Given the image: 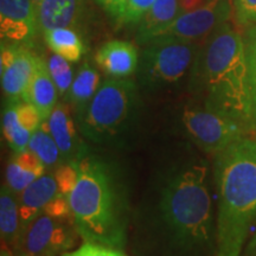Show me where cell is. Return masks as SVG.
Masks as SVG:
<instances>
[{
  "label": "cell",
  "mask_w": 256,
  "mask_h": 256,
  "mask_svg": "<svg viewBox=\"0 0 256 256\" xmlns=\"http://www.w3.org/2000/svg\"><path fill=\"white\" fill-rule=\"evenodd\" d=\"M182 14L180 0H156L139 23L136 40L139 44L148 43L168 28Z\"/></svg>",
  "instance_id": "cell-18"
},
{
  "label": "cell",
  "mask_w": 256,
  "mask_h": 256,
  "mask_svg": "<svg viewBox=\"0 0 256 256\" xmlns=\"http://www.w3.org/2000/svg\"><path fill=\"white\" fill-rule=\"evenodd\" d=\"M37 55L25 44L2 43V87L8 100H23L36 66Z\"/></svg>",
  "instance_id": "cell-10"
},
{
  "label": "cell",
  "mask_w": 256,
  "mask_h": 256,
  "mask_svg": "<svg viewBox=\"0 0 256 256\" xmlns=\"http://www.w3.org/2000/svg\"><path fill=\"white\" fill-rule=\"evenodd\" d=\"M48 46L57 55L69 62H78L84 54V44L78 34L72 28H54L44 31Z\"/></svg>",
  "instance_id": "cell-20"
},
{
  "label": "cell",
  "mask_w": 256,
  "mask_h": 256,
  "mask_svg": "<svg viewBox=\"0 0 256 256\" xmlns=\"http://www.w3.org/2000/svg\"><path fill=\"white\" fill-rule=\"evenodd\" d=\"M28 148L42 160L48 171L51 172V170H56L62 164L60 150L51 136L46 120L32 133Z\"/></svg>",
  "instance_id": "cell-22"
},
{
  "label": "cell",
  "mask_w": 256,
  "mask_h": 256,
  "mask_svg": "<svg viewBox=\"0 0 256 256\" xmlns=\"http://www.w3.org/2000/svg\"><path fill=\"white\" fill-rule=\"evenodd\" d=\"M235 19L241 28L256 25V0H232Z\"/></svg>",
  "instance_id": "cell-26"
},
{
  "label": "cell",
  "mask_w": 256,
  "mask_h": 256,
  "mask_svg": "<svg viewBox=\"0 0 256 256\" xmlns=\"http://www.w3.org/2000/svg\"><path fill=\"white\" fill-rule=\"evenodd\" d=\"M72 164L78 183L68 200L78 236L84 242L124 250L133 211L119 166L90 150Z\"/></svg>",
  "instance_id": "cell-2"
},
{
  "label": "cell",
  "mask_w": 256,
  "mask_h": 256,
  "mask_svg": "<svg viewBox=\"0 0 256 256\" xmlns=\"http://www.w3.org/2000/svg\"><path fill=\"white\" fill-rule=\"evenodd\" d=\"M0 256H16V255L14 254V252H12L11 249L6 247V246L4 247V244H2V252H0Z\"/></svg>",
  "instance_id": "cell-34"
},
{
  "label": "cell",
  "mask_w": 256,
  "mask_h": 256,
  "mask_svg": "<svg viewBox=\"0 0 256 256\" xmlns=\"http://www.w3.org/2000/svg\"><path fill=\"white\" fill-rule=\"evenodd\" d=\"M139 116L140 98L136 82L110 78L101 83L76 124L88 144L101 148H119L128 145L138 132Z\"/></svg>",
  "instance_id": "cell-5"
},
{
  "label": "cell",
  "mask_w": 256,
  "mask_h": 256,
  "mask_svg": "<svg viewBox=\"0 0 256 256\" xmlns=\"http://www.w3.org/2000/svg\"><path fill=\"white\" fill-rule=\"evenodd\" d=\"M62 256H130L124 250L98 244V243L84 242L76 250L68 252Z\"/></svg>",
  "instance_id": "cell-29"
},
{
  "label": "cell",
  "mask_w": 256,
  "mask_h": 256,
  "mask_svg": "<svg viewBox=\"0 0 256 256\" xmlns=\"http://www.w3.org/2000/svg\"><path fill=\"white\" fill-rule=\"evenodd\" d=\"M83 0H44L40 8V28H76L84 16Z\"/></svg>",
  "instance_id": "cell-16"
},
{
  "label": "cell",
  "mask_w": 256,
  "mask_h": 256,
  "mask_svg": "<svg viewBox=\"0 0 256 256\" xmlns=\"http://www.w3.org/2000/svg\"><path fill=\"white\" fill-rule=\"evenodd\" d=\"M218 214L215 256H241L256 220V140L243 136L215 154Z\"/></svg>",
  "instance_id": "cell-4"
},
{
  "label": "cell",
  "mask_w": 256,
  "mask_h": 256,
  "mask_svg": "<svg viewBox=\"0 0 256 256\" xmlns=\"http://www.w3.org/2000/svg\"><path fill=\"white\" fill-rule=\"evenodd\" d=\"M16 106H17L19 122L24 128H26L28 132L34 133L43 122L40 113L34 104H28L24 100H17Z\"/></svg>",
  "instance_id": "cell-28"
},
{
  "label": "cell",
  "mask_w": 256,
  "mask_h": 256,
  "mask_svg": "<svg viewBox=\"0 0 256 256\" xmlns=\"http://www.w3.org/2000/svg\"><path fill=\"white\" fill-rule=\"evenodd\" d=\"M17 100H8L2 110V128L6 142L14 152H22L26 150L32 133L22 126L18 120Z\"/></svg>",
  "instance_id": "cell-21"
},
{
  "label": "cell",
  "mask_w": 256,
  "mask_h": 256,
  "mask_svg": "<svg viewBox=\"0 0 256 256\" xmlns=\"http://www.w3.org/2000/svg\"><path fill=\"white\" fill-rule=\"evenodd\" d=\"M95 62L110 78H126L136 72L139 55L130 42L110 40L98 50Z\"/></svg>",
  "instance_id": "cell-13"
},
{
  "label": "cell",
  "mask_w": 256,
  "mask_h": 256,
  "mask_svg": "<svg viewBox=\"0 0 256 256\" xmlns=\"http://www.w3.org/2000/svg\"><path fill=\"white\" fill-rule=\"evenodd\" d=\"M58 95L55 82L51 78L49 66L40 56H37L34 75L23 100L34 104L40 113L42 119L46 121L56 107Z\"/></svg>",
  "instance_id": "cell-15"
},
{
  "label": "cell",
  "mask_w": 256,
  "mask_h": 256,
  "mask_svg": "<svg viewBox=\"0 0 256 256\" xmlns=\"http://www.w3.org/2000/svg\"><path fill=\"white\" fill-rule=\"evenodd\" d=\"M156 0H127L126 10L121 24H139L144 16L147 14Z\"/></svg>",
  "instance_id": "cell-30"
},
{
  "label": "cell",
  "mask_w": 256,
  "mask_h": 256,
  "mask_svg": "<svg viewBox=\"0 0 256 256\" xmlns=\"http://www.w3.org/2000/svg\"><path fill=\"white\" fill-rule=\"evenodd\" d=\"M40 28V14L31 0H0L2 42L31 46Z\"/></svg>",
  "instance_id": "cell-11"
},
{
  "label": "cell",
  "mask_w": 256,
  "mask_h": 256,
  "mask_svg": "<svg viewBox=\"0 0 256 256\" xmlns=\"http://www.w3.org/2000/svg\"><path fill=\"white\" fill-rule=\"evenodd\" d=\"M22 234L19 196L8 185H2L0 191V235L2 244L12 252L17 247Z\"/></svg>",
  "instance_id": "cell-19"
},
{
  "label": "cell",
  "mask_w": 256,
  "mask_h": 256,
  "mask_svg": "<svg viewBox=\"0 0 256 256\" xmlns=\"http://www.w3.org/2000/svg\"><path fill=\"white\" fill-rule=\"evenodd\" d=\"M101 86L100 74L89 63H83L74 78L70 89L64 95V102L72 108L75 120L80 119Z\"/></svg>",
  "instance_id": "cell-17"
},
{
  "label": "cell",
  "mask_w": 256,
  "mask_h": 256,
  "mask_svg": "<svg viewBox=\"0 0 256 256\" xmlns=\"http://www.w3.org/2000/svg\"><path fill=\"white\" fill-rule=\"evenodd\" d=\"M54 174L58 185L60 194L69 197L70 192L78 183V168L75 164H60L54 171Z\"/></svg>",
  "instance_id": "cell-27"
},
{
  "label": "cell",
  "mask_w": 256,
  "mask_h": 256,
  "mask_svg": "<svg viewBox=\"0 0 256 256\" xmlns=\"http://www.w3.org/2000/svg\"><path fill=\"white\" fill-rule=\"evenodd\" d=\"M244 42L249 66V81H250L252 124H254V132L256 133V25L248 28Z\"/></svg>",
  "instance_id": "cell-25"
},
{
  "label": "cell",
  "mask_w": 256,
  "mask_h": 256,
  "mask_svg": "<svg viewBox=\"0 0 256 256\" xmlns=\"http://www.w3.org/2000/svg\"><path fill=\"white\" fill-rule=\"evenodd\" d=\"M78 230L72 218H57L40 214L23 229L16 256H62L76 243Z\"/></svg>",
  "instance_id": "cell-8"
},
{
  "label": "cell",
  "mask_w": 256,
  "mask_h": 256,
  "mask_svg": "<svg viewBox=\"0 0 256 256\" xmlns=\"http://www.w3.org/2000/svg\"><path fill=\"white\" fill-rule=\"evenodd\" d=\"M58 194L60 190L55 174L50 171H46L22 192L19 196L22 232L28 223L43 214L44 208Z\"/></svg>",
  "instance_id": "cell-14"
},
{
  "label": "cell",
  "mask_w": 256,
  "mask_h": 256,
  "mask_svg": "<svg viewBox=\"0 0 256 256\" xmlns=\"http://www.w3.org/2000/svg\"><path fill=\"white\" fill-rule=\"evenodd\" d=\"M241 256H256V230L252 234V238L249 240L248 244L242 250Z\"/></svg>",
  "instance_id": "cell-33"
},
{
  "label": "cell",
  "mask_w": 256,
  "mask_h": 256,
  "mask_svg": "<svg viewBox=\"0 0 256 256\" xmlns=\"http://www.w3.org/2000/svg\"><path fill=\"white\" fill-rule=\"evenodd\" d=\"M232 10V2L230 0H206L203 5L179 14L154 38H177L202 43L217 28L226 23Z\"/></svg>",
  "instance_id": "cell-9"
},
{
  "label": "cell",
  "mask_w": 256,
  "mask_h": 256,
  "mask_svg": "<svg viewBox=\"0 0 256 256\" xmlns=\"http://www.w3.org/2000/svg\"><path fill=\"white\" fill-rule=\"evenodd\" d=\"M202 43L165 37L148 42L139 56V83L151 92H166L188 82Z\"/></svg>",
  "instance_id": "cell-6"
},
{
  "label": "cell",
  "mask_w": 256,
  "mask_h": 256,
  "mask_svg": "<svg viewBox=\"0 0 256 256\" xmlns=\"http://www.w3.org/2000/svg\"><path fill=\"white\" fill-rule=\"evenodd\" d=\"M46 122L60 150L62 164L78 162L90 150L80 133L75 116H72V108L66 102L56 104Z\"/></svg>",
  "instance_id": "cell-12"
},
{
  "label": "cell",
  "mask_w": 256,
  "mask_h": 256,
  "mask_svg": "<svg viewBox=\"0 0 256 256\" xmlns=\"http://www.w3.org/2000/svg\"><path fill=\"white\" fill-rule=\"evenodd\" d=\"M44 2V0H31V2H32V4H34V8H36V11L38 12V14H40V5H42V2Z\"/></svg>",
  "instance_id": "cell-35"
},
{
  "label": "cell",
  "mask_w": 256,
  "mask_h": 256,
  "mask_svg": "<svg viewBox=\"0 0 256 256\" xmlns=\"http://www.w3.org/2000/svg\"><path fill=\"white\" fill-rule=\"evenodd\" d=\"M48 66H49L51 78L55 82L58 94L64 96L72 87L74 78H75L69 60L57 54H54L50 56Z\"/></svg>",
  "instance_id": "cell-23"
},
{
  "label": "cell",
  "mask_w": 256,
  "mask_h": 256,
  "mask_svg": "<svg viewBox=\"0 0 256 256\" xmlns=\"http://www.w3.org/2000/svg\"><path fill=\"white\" fill-rule=\"evenodd\" d=\"M42 176L32 172L30 170L23 168L16 162L14 156L10 159L8 168H6V185L14 192L16 194L20 196L22 192L26 188L28 185L34 183L36 179Z\"/></svg>",
  "instance_id": "cell-24"
},
{
  "label": "cell",
  "mask_w": 256,
  "mask_h": 256,
  "mask_svg": "<svg viewBox=\"0 0 256 256\" xmlns=\"http://www.w3.org/2000/svg\"><path fill=\"white\" fill-rule=\"evenodd\" d=\"M43 212L57 218H72L68 197L62 194H58L52 200L49 202L44 208Z\"/></svg>",
  "instance_id": "cell-31"
},
{
  "label": "cell",
  "mask_w": 256,
  "mask_h": 256,
  "mask_svg": "<svg viewBox=\"0 0 256 256\" xmlns=\"http://www.w3.org/2000/svg\"><path fill=\"white\" fill-rule=\"evenodd\" d=\"M209 165L188 145L159 162L133 212L146 256H215L216 226Z\"/></svg>",
  "instance_id": "cell-1"
},
{
  "label": "cell",
  "mask_w": 256,
  "mask_h": 256,
  "mask_svg": "<svg viewBox=\"0 0 256 256\" xmlns=\"http://www.w3.org/2000/svg\"><path fill=\"white\" fill-rule=\"evenodd\" d=\"M177 128L196 148L209 154H217L252 132L232 118L196 106L180 110Z\"/></svg>",
  "instance_id": "cell-7"
},
{
  "label": "cell",
  "mask_w": 256,
  "mask_h": 256,
  "mask_svg": "<svg viewBox=\"0 0 256 256\" xmlns=\"http://www.w3.org/2000/svg\"><path fill=\"white\" fill-rule=\"evenodd\" d=\"M96 2L107 12L108 16H110L113 20L121 25L127 0H96Z\"/></svg>",
  "instance_id": "cell-32"
},
{
  "label": "cell",
  "mask_w": 256,
  "mask_h": 256,
  "mask_svg": "<svg viewBox=\"0 0 256 256\" xmlns=\"http://www.w3.org/2000/svg\"><path fill=\"white\" fill-rule=\"evenodd\" d=\"M188 86L202 107L254 130L246 42L228 23L200 44Z\"/></svg>",
  "instance_id": "cell-3"
}]
</instances>
